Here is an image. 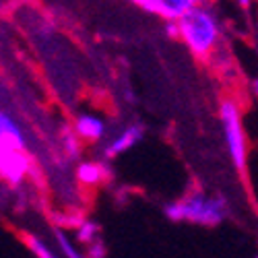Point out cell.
I'll return each instance as SVG.
<instances>
[{
  "mask_svg": "<svg viewBox=\"0 0 258 258\" xmlns=\"http://www.w3.org/2000/svg\"><path fill=\"white\" fill-rule=\"evenodd\" d=\"M178 25L180 41L192 56L203 62L215 58L223 41V25L211 3L190 9L182 19H178Z\"/></svg>",
  "mask_w": 258,
  "mask_h": 258,
  "instance_id": "1",
  "label": "cell"
},
{
  "mask_svg": "<svg viewBox=\"0 0 258 258\" xmlns=\"http://www.w3.org/2000/svg\"><path fill=\"white\" fill-rule=\"evenodd\" d=\"M163 215L171 223H192L201 227H217L229 217V201L205 190H190L186 197L163 207Z\"/></svg>",
  "mask_w": 258,
  "mask_h": 258,
  "instance_id": "2",
  "label": "cell"
},
{
  "mask_svg": "<svg viewBox=\"0 0 258 258\" xmlns=\"http://www.w3.org/2000/svg\"><path fill=\"white\" fill-rule=\"evenodd\" d=\"M219 124L227 149V155L238 171H244L248 165V135L244 126L242 107L233 97H223L219 103Z\"/></svg>",
  "mask_w": 258,
  "mask_h": 258,
  "instance_id": "3",
  "label": "cell"
},
{
  "mask_svg": "<svg viewBox=\"0 0 258 258\" xmlns=\"http://www.w3.org/2000/svg\"><path fill=\"white\" fill-rule=\"evenodd\" d=\"M147 128L141 122H131L122 126L120 131H116L110 139H107L101 147V159L103 161H112L118 159L120 155L128 153L131 149H135L143 139H145Z\"/></svg>",
  "mask_w": 258,
  "mask_h": 258,
  "instance_id": "4",
  "label": "cell"
},
{
  "mask_svg": "<svg viewBox=\"0 0 258 258\" xmlns=\"http://www.w3.org/2000/svg\"><path fill=\"white\" fill-rule=\"evenodd\" d=\"M33 169V159L25 151H3L0 149V178L11 188H19Z\"/></svg>",
  "mask_w": 258,
  "mask_h": 258,
  "instance_id": "5",
  "label": "cell"
},
{
  "mask_svg": "<svg viewBox=\"0 0 258 258\" xmlns=\"http://www.w3.org/2000/svg\"><path fill=\"white\" fill-rule=\"evenodd\" d=\"M75 180L85 188H99L112 180V169L103 159H83L75 167Z\"/></svg>",
  "mask_w": 258,
  "mask_h": 258,
  "instance_id": "6",
  "label": "cell"
},
{
  "mask_svg": "<svg viewBox=\"0 0 258 258\" xmlns=\"http://www.w3.org/2000/svg\"><path fill=\"white\" fill-rule=\"evenodd\" d=\"M73 131L77 133V137L87 143V145H95V143H101L107 135V124L105 120L99 116V114H93V112H83V114H77L75 120H73Z\"/></svg>",
  "mask_w": 258,
  "mask_h": 258,
  "instance_id": "7",
  "label": "cell"
},
{
  "mask_svg": "<svg viewBox=\"0 0 258 258\" xmlns=\"http://www.w3.org/2000/svg\"><path fill=\"white\" fill-rule=\"evenodd\" d=\"M0 149L3 151H25L27 149L23 131L9 112L0 114Z\"/></svg>",
  "mask_w": 258,
  "mask_h": 258,
  "instance_id": "8",
  "label": "cell"
},
{
  "mask_svg": "<svg viewBox=\"0 0 258 258\" xmlns=\"http://www.w3.org/2000/svg\"><path fill=\"white\" fill-rule=\"evenodd\" d=\"M153 5L155 17H161L163 21H178L190 9L197 7L199 0H153Z\"/></svg>",
  "mask_w": 258,
  "mask_h": 258,
  "instance_id": "9",
  "label": "cell"
},
{
  "mask_svg": "<svg viewBox=\"0 0 258 258\" xmlns=\"http://www.w3.org/2000/svg\"><path fill=\"white\" fill-rule=\"evenodd\" d=\"M52 235H54L56 250L62 258H87L85 256V248H81V244L75 240V235L69 233V229L54 227Z\"/></svg>",
  "mask_w": 258,
  "mask_h": 258,
  "instance_id": "10",
  "label": "cell"
},
{
  "mask_svg": "<svg viewBox=\"0 0 258 258\" xmlns=\"http://www.w3.org/2000/svg\"><path fill=\"white\" fill-rule=\"evenodd\" d=\"M23 242L35 258H62L58 254V250H54L44 238H39L37 233H23Z\"/></svg>",
  "mask_w": 258,
  "mask_h": 258,
  "instance_id": "11",
  "label": "cell"
},
{
  "mask_svg": "<svg viewBox=\"0 0 258 258\" xmlns=\"http://www.w3.org/2000/svg\"><path fill=\"white\" fill-rule=\"evenodd\" d=\"M99 233H101V227H99V223L95 221V219H87L85 217L83 221H81V225L73 231V235H75V240L83 246V248H87L89 244H93V242H97V240H101L99 238Z\"/></svg>",
  "mask_w": 258,
  "mask_h": 258,
  "instance_id": "12",
  "label": "cell"
},
{
  "mask_svg": "<svg viewBox=\"0 0 258 258\" xmlns=\"http://www.w3.org/2000/svg\"><path fill=\"white\" fill-rule=\"evenodd\" d=\"M60 147H62V153L67 155V159H79L83 155V141L77 137L73 126L64 128L62 139H60Z\"/></svg>",
  "mask_w": 258,
  "mask_h": 258,
  "instance_id": "13",
  "label": "cell"
},
{
  "mask_svg": "<svg viewBox=\"0 0 258 258\" xmlns=\"http://www.w3.org/2000/svg\"><path fill=\"white\" fill-rule=\"evenodd\" d=\"M85 217L81 213H60V215H54V227H62V229H69V231H75L81 221Z\"/></svg>",
  "mask_w": 258,
  "mask_h": 258,
  "instance_id": "14",
  "label": "cell"
},
{
  "mask_svg": "<svg viewBox=\"0 0 258 258\" xmlns=\"http://www.w3.org/2000/svg\"><path fill=\"white\" fill-rule=\"evenodd\" d=\"M85 256L87 258H105L107 256V246L103 244V240H97L93 244H89L85 248Z\"/></svg>",
  "mask_w": 258,
  "mask_h": 258,
  "instance_id": "15",
  "label": "cell"
},
{
  "mask_svg": "<svg viewBox=\"0 0 258 258\" xmlns=\"http://www.w3.org/2000/svg\"><path fill=\"white\" fill-rule=\"evenodd\" d=\"M163 33L167 39H180V25L178 21H163Z\"/></svg>",
  "mask_w": 258,
  "mask_h": 258,
  "instance_id": "16",
  "label": "cell"
},
{
  "mask_svg": "<svg viewBox=\"0 0 258 258\" xmlns=\"http://www.w3.org/2000/svg\"><path fill=\"white\" fill-rule=\"evenodd\" d=\"M244 11H248V9H252V5H254V0H235Z\"/></svg>",
  "mask_w": 258,
  "mask_h": 258,
  "instance_id": "17",
  "label": "cell"
},
{
  "mask_svg": "<svg viewBox=\"0 0 258 258\" xmlns=\"http://www.w3.org/2000/svg\"><path fill=\"white\" fill-rule=\"evenodd\" d=\"M254 48H256V54H258V23L254 27Z\"/></svg>",
  "mask_w": 258,
  "mask_h": 258,
  "instance_id": "18",
  "label": "cell"
},
{
  "mask_svg": "<svg viewBox=\"0 0 258 258\" xmlns=\"http://www.w3.org/2000/svg\"><path fill=\"white\" fill-rule=\"evenodd\" d=\"M252 91H254V95L258 97V79H254V83H252Z\"/></svg>",
  "mask_w": 258,
  "mask_h": 258,
  "instance_id": "19",
  "label": "cell"
},
{
  "mask_svg": "<svg viewBox=\"0 0 258 258\" xmlns=\"http://www.w3.org/2000/svg\"><path fill=\"white\" fill-rule=\"evenodd\" d=\"M254 258H258V254H256V256H254Z\"/></svg>",
  "mask_w": 258,
  "mask_h": 258,
  "instance_id": "20",
  "label": "cell"
}]
</instances>
